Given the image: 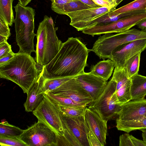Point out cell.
<instances>
[{"instance_id": "1", "label": "cell", "mask_w": 146, "mask_h": 146, "mask_svg": "<svg viewBox=\"0 0 146 146\" xmlns=\"http://www.w3.org/2000/svg\"><path fill=\"white\" fill-rule=\"evenodd\" d=\"M90 52L77 37H70L62 43L60 50L50 62L44 66L46 78L72 77L84 72Z\"/></svg>"}, {"instance_id": "2", "label": "cell", "mask_w": 146, "mask_h": 146, "mask_svg": "<svg viewBox=\"0 0 146 146\" xmlns=\"http://www.w3.org/2000/svg\"><path fill=\"white\" fill-rule=\"evenodd\" d=\"M43 66L38 64L31 55L18 52L0 66V77L14 82L27 93Z\"/></svg>"}, {"instance_id": "3", "label": "cell", "mask_w": 146, "mask_h": 146, "mask_svg": "<svg viewBox=\"0 0 146 146\" xmlns=\"http://www.w3.org/2000/svg\"><path fill=\"white\" fill-rule=\"evenodd\" d=\"M52 18L45 15L39 23L36 36L35 50L37 63L45 66L53 59L60 50L62 43L56 35L58 27H55Z\"/></svg>"}, {"instance_id": "4", "label": "cell", "mask_w": 146, "mask_h": 146, "mask_svg": "<svg viewBox=\"0 0 146 146\" xmlns=\"http://www.w3.org/2000/svg\"><path fill=\"white\" fill-rule=\"evenodd\" d=\"M15 12L14 20L16 40L19 52L31 55L35 52L34 39L36 36L35 29V10L30 7L18 3L14 7Z\"/></svg>"}, {"instance_id": "5", "label": "cell", "mask_w": 146, "mask_h": 146, "mask_svg": "<svg viewBox=\"0 0 146 146\" xmlns=\"http://www.w3.org/2000/svg\"><path fill=\"white\" fill-rule=\"evenodd\" d=\"M146 39V32L135 28L113 34L112 33L100 36L93 44L90 51L100 59H111L112 52L122 44L136 40Z\"/></svg>"}, {"instance_id": "6", "label": "cell", "mask_w": 146, "mask_h": 146, "mask_svg": "<svg viewBox=\"0 0 146 146\" xmlns=\"http://www.w3.org/2000/svg\"><path fill=\"white\" fill-rule=\"evenodd\" d=\"M116 82L111 79L101 94L88 106L107 121L118 116L122 109L116 94Z\"/></svg>"}, {"instance_id": "7", "label": "cell", "mask_w": 146, "mask_h": 146, "mask_svg": "<svg viewBox=\"0 0 146 146\" xmlns=\"http://www.w3.org/2000/svg\"><path fill=\"white\" fill-rule=\"evenodd\" d=\"M19 137L27 146H57L58 135L43 123L38 121Z\"/></svg>"}, {"instance_id": "8", "label": "cell", "mask_w": 146, "mask_h": 146, "mask_svg": "<svg viewBox=\"0 0 146 146\" xmlns=\"http://www.w3.org/2000/svg\"><path fill=\"white\" fill-rule=\"evenodd\" d=\"M33 113L38 121L46 125L54 131L58 136L63 135L64 129L58 105L52 101L46 94Z\"/></svg>"}, {"instance_id": "9", "label": "cell", "mask_w": 146, "mask_h": 146, "mask_svg": "<svg viewBox=\"0 0 146 146\" xmlns=\"http://www.w3.org/2000/svg\"><path fill=\"white\" fill-rule=\"evenodd\" d=\"M145 18L146 12L125 17L107 25L91 27L90 33L94 36L96 35L123 32L130 29Z\"/></svg>"}, {"instance_id": "10", "label": "cell", "mask_w": 146, "mask_h": 146, "mask_svg": "<svg viewBox=\"0 0 146 146\" xmlns=\"http://www.w3.org/2000/svg\"><path fill=\"white\" fill-rule=\"evenodd\" d=\"M76 77L70 79L49 93L70 98L76 102L88 106L93 100L76 79Z\"/></svg>"}, {"instance_id": "11", "label": "cell", "mask_w": 146, "mask_h": 146, "mask_svg": "<svg viewBox=\"0 0 146 146\" xmlns=\"http://www.w3.org/2000/svg\"><path fill=\"white\" fill-rule=\"evenodd\" d=\"M115 9L111 7H101L68 12L65 15L70 19V25L78 31H82L85 29L86 25L92 21Z\"/></svg>"}, {"instance_id": "12", "label": "cell", "mask_w": 146, "mask_h": 146, "mask_svg": "<svg viewBox=\"0 0 146 146\" xmlns=\"http://www.w3.org/2000/svg\"><path fill=\"white\" fill-rule=\"evenodd\" d=\"M146 49V39L136 40L116 48L111 53V60L115 63V67H124L128 59Z\"/></svg>"}, {"instance_id": "13", "label": "cell", "mask_w": 146, "mask_h": 146, "mask_svg": "<svg viewBox=\"0 0 146 146\" xmlns=\"http://www.w3.org/2000/svg\"><path fill=\"white\" fill-rule=\"evenodd\" d=\"M84 117L87 126L97 138L102 146L106 143L107 134V121L104 119L96 111L86 107Z\"/></svg>"}, {"instance_id": "14", "label": "cell", "mask_w": 146, "mask_h": 146, "mask_svg": "<svg viewBox=\"0 0 146 146\" xmlns=\"http://www.w3.org/2000/svg\"><path fill=\"white\" fill-rule=\"evenodd\" d=\"M146 119V99L132 100L122 105L116 120L132 121Z\"/></svg>"}, {"instance_id": "15", "label": "cell", "mask_w": 146, "mask_h": 146, "mask_svg": "<svg viewBox=\"0 0 146 146\" xmlns=\"http://www.w3.org/2000/svg\"><path fill=\"white\" fill-rule=\"evenodd\" d=\"M60 115L64 128L70 131L82 146H89L87 138V129L84 115L72 117L65 115L60 111Z\"/></svg>"}, {"instance_id": "16", "label": "cell", "mask_w": 146, "mask_h": 146, "mask_svg": "<svg viewBox=\"0 0 146 146\" xmlns=\"http://www.w3.org/2000/svg\"><path fill=\"white\" fill-rule=\"evenodd\" d=\"M44 66L38 78L27 93V97L24 104L25 111L33 112L39 106L45 95L43 87L45 79L44 74Z\"/></svg>"}, {"instance_id": "17", "label": "cell", "mask_w": 146, "mask_h": 146, "mask_svg": "<svg viewBox=\"0 0 146 146\" xmlns=\"http://www.w3.org/2000/svg\"><path fill=\"white\" fill-rule=\"evenodd\" d=\"M82 86L90 94L93 101L102 93L108 82L102 78L85 72L76 78Z\"/></svg>"}, {"instance_id": "18", "label": "cell", "mask_w": 146, "mask_h": 146, "mask_svg": "<svg viewBox=\"0 0 146 146\" xmlns=\"http://www.w3.org/2000/svg\"><path fill=\"white\" fill-rule=\"evenodd\" d=\"M115 66V63L111 59L103 60L94 65H92L90 73L107 81L111 76Z\"/></svg>"}, {"instance_id": "19", "label": "cell", "mask_w": 146, "mask_h": 146, "mask_svg": "<svg viewBox=\"0 0 146 146\" xmlns=\"http://www.w3.org/2000/svg\"><path fill=\"white\" fill-rule=\"evenodd\" d=\"M112 11L104 14L92 21L86 25L85 29L96 26L107 25L120 19L138 13L137 11H134L118 14L112 13Z\"/></svg>"}, {"instance_id": "20", "label": "cell", "mask_w": 146, "mask_h": 146, "mask_svg": "<svg viewBox=\"0 0 146 146\" xmlns=\"http://www.w3.org/2000/svg\"><path fill=\"white\" fill-rule=\"evenodd\" d=\"M130 78L131 100L144 98L146 95V76L138 74Z\"/></svg>"}, {"instance_id": "21", "label": "cell", "mask_w": 146, "mask_h": 146, "mask_svg": "<svg viewBox=\"0 0 146 146\" xmlns=\"http://www.w3.org/2000/svg\"><path fill=\"white\" fill-rule=\"evenodd\" d=\"M118 130L128 133L136 130L146 129V119L132 121L116 120Z\"/></svg>"}, {"instance_id": "22", "label": "cell", "mask_w": 146, "mask_h": 146, "mask_svg": "<svg viewBox=\"0 0 146 146\" xmlns=\"http://www.w3.org/2000/svg\"><path fill=\"white\" fill-rule=\"evenodd\" d=\"M13 0H0V18L9 26L14 23V18L12 4Z\"/></svg>"}, {"instance_id": "23", "label": "cell", "mask_w": 146, "mask_h": 146, "mask_svg": "<svg viewBox=\"0 0 146 146\" xmlns=\"http://www.w3.org/2000/svg\"><path fill=\"white\" fill-rule=\"evenodd\" d=\"M77 76L52 78H45L43 87V92L45 94L51 92L66 82Z\"/></svg>"}, {"instance_id": "24", "label": "cell", "mask_w": 146, "mask_h": 146, "mask_svg": "<svg viewBox=\"0 0 146 146\" xmlns=\"http://www.w3.org/2000/svg\"><path fill=\"white\" fill-rule=\"evenodd\" d=\"M63 135L58 136V146H82L73 134L64 128Z\"/></svg>"}, {"instance_id": "25", "label": "cell", "mask_w": 146, "mask_h": 146, "mask_svg": "<svg viewBox=\"0 0 146 146\" xmlns=\"http://www.w3.org/2000/svg\"><path fill=\"white\" fill-rule=\"evenodd\" d=\"M24 130L9 124L3 121L0 123V135L18 137L23 133Z\"/></svg>"}, {"instance_id": "26", "label": "cell", "mask_w": 146, "mask_h": 146, "mask_svg": "<svg viewBox=\"0 0 146 146\" xmlns=\"http://www.w3.org/2000/svg\"><path fill=\"white\" fill-rule=\"evenodd\" d=\"M146 9V0H135L117 9L112 11V12L120 14Z\"/></svg>"}, {"instance_id": "27", "label": "cell", "mask_w": 146, "mask_h": 146, "mask_svg": "<svg viewBox=\"0 0 146 146\" xmlns=\"http://www.w3.org/2000/svg\"><path fill=\"white\" fill-rule=\"evenodd\" d=\"M130 78L127 68L115 67L111 79L117 83L116 91L124 85Z\"/></svg>"}, {"instance_id": "28", "label": "cell", "mask_w": 146, "mask_h": 146, "mask_svg": "<svg viewBox=\"0 0 146 146\" xmlns=\"http://www.w3.org/2000/svg\"><path fill=\"white\" fill-rule=\"evenodd\" d=\"M131 85L130 78L124 85L116 91L118 100L122 105L131 100Z\"/></svg>"}, {"instance_id": "29", "label": "cell", "mask_w": 146, "mask_h": 146, "mask_svg": "<svg viewBox=\"0 0 146 146\" xmlns=\"http://www.w3.org/2000/svg\"><path fill=\"white\" fill-rule=\"evenodd\" d=\"M46 94L52 101L57 104L79 108L88 106L83 104L76 102L70 98L57 96L51 93Z\"/></svg>"}, {"instance_id": "30", "label": "cell", "mask_w": 146, "mask_h": 146, "mask_svg": "<svg viewBox=\"0 0 146 146\" xmlns=\"http://www.w3.org/2000/svg\"><path fill=\"white\" fill-rule=\"evenodd\" d=\"M141 53H139L128 59L124 64L129 78L138 74Z\"/></svg>"}, {"instance_id": "31", "label": "cell", "mask_w": 146, "mask_h": 146, "mask_svg": "<svg viewBox=\"0 0 146 146\" xmlns=\"http://www.w3.org/2000/svg\"><path fill=\"white\" fill-rule=\"evenodd\" d=\"M57 105L62 113L65 115L72 117H77L83 115L86 108H79L58 104Z\"/></svg>"}, {"instance_id": "32", "label": "cell", "mask_w": 146, "mask_h": 146, "mask_svg": "<svg viewBox=\"0 0 146 146\" xmlns=\"http://www.w3.org/2000/svg\"><path fill=\"white\" fill-rule=\"evenodd\" d=\"M92 8L80 0L69 2L63 7L61 15H66V13Z\"/></svg>"}, {"instance_id": "33", "label": "cell", "mask_w": 146, "mask_h": 146, "mask_svg": "<svg viewBox=\"0 0 146 146\" xmlns=\"http://www.w3.org/2000/svg\"><path fill=\"white\" fill-rule=\"evenodd\" d=\"M1 146H27L19 137L0 135Z\"/></svg>"}, {"instance_id": "34", "label": "cell", "mask_w": 146, "mask_h": 146, "mask_svg": "<svg viewBox=\"0 0 146 146\" xmlns=\"http://www.w3.org/2000/svg\"><path fill=\"white\" fill-rule=\"evenodd\" d=\"M51 8L56 13L61 14L63 6L66 4L73 1L78 0H50Z\"/></svg>"}, {"instance_id": "35", "label": "cell", "mask_w": 146, "mask_h": 146, "mask_svg": "<svg viewBox=\"0 0 146 146\" xmlns=\"http://www.w3.org/2000/svg\"><path fill=\"white\" fill-rule=\"evenodd\" d=\"M86 125L87 129V138L89 146H102L96 136Z\"/></svg>"}, {"instance_id": "36", "label": "cell", "mask_w": 146, "mask_h": 146, "mask_svg": "<svg viewBox=\"0 0 146 146\" xmlns=\"http://www.w3.org/2000/svg\"><path fill=\"white\" fill-rule=\"evenodd\" d=\"M11 35L9 25L3 19L0 18V35L8 39Z\"/></svg>"}, {"instance_id": "37", "label": "cell", "mask_w": 146, "mask_h": 146, "mask_svg": "<svg viewBox=\"0 0 146 146\" xmlns=\"http://www.w3.org/2000/svg\"><path fill=\"white\" fill-rule=\"evenodd\" d=\"M119 146H134L130 137L127 133L120 135L119 137Z\"/></svg>"}, {"instance_id": "38", "label": "cell", "mask_w": 146, "mask_h": 146, "mask_svg": "<svg viewBox=\"0 0 146 146\" xmlns=\"http://www.w3.org/2000/svg\"><path fill=\"white\" fill-rule=\"evenodd\" d=\"M97 5L102 7H109L115 9L118 5L117 2L114 1L106 0H92Z\"/></svg>"}, {"instance_id": "39", "label": "cell", "mask_w": 146, "mask_h": 146, "mask_svg": "<svg viewBox=\"0 0 146 146\" xmlns=\"http://www.w3.org/2000/svg\"><path fill=\"white\" fill-rule=\"evenodd\" d=\"M12 51L11 46L7 41L0 43V58Z\"/></svg>"}, {"instance_id": "40", "label": "cell", "mask_w": 146, "mask_h": 146, "mask_svg": "<svg viewBox=\"0 0 146 146\" xmlns=\"http://www.w3.org/2000/svg\"><path fill=\"white\" fill-rule=\"evenodd\" d=\"M15 53L12 51L9 53L0 58V66L6 63L15 56Z\"/></svg>"}, {"instance_id": "41", "label": "cell", "mask_w": 146, "mask_h": 146, "mask_svg": "<svg viewBox=\"0 0 146 146\" xmlns=\"http://www.w3.org/2000/svg\"><path fill=\"white\" fill-rule=\"evenodd\" d=\"M130 137L134 146H146V143L143 140L138 139L132 135H130Z\"/></svg>"}, {"instance_id": "42", "label": "cell", "mask_w": 146, "mask_h": 146, "mask_svg": "<svg viewBox=\"0 0 146 146\" xmlns=\"http://www.w3.org/2000/svg\"><path fill=\"white\" fill-rule=\"evenodd\" d=\"M136 25L141 30L146 32V18L141 20Z\"/></svg>"}, {"instance_id": "43", "label": "cell", "mask_w": 146, "mask_h": 146, "mask_svg": "<svg viewBox=\"0 0 146 146\" xmlns=\"http://www.w3.org/2000/svg\"><path fill=\"white\" fill-rule=\"evenodd\" d=\"M85 4L90 6L92 8H96L102 7L97 5L92 0H80Z\"/></svg>"}, {"instance_id": "44", "label": "cell", "mask_w": 146, "mask_h": 146, "mask_svg": "<svg viewBox=\"0 0 146 146\" xmlns=\"http://www.w3.org/2000/svg\"><path fill=\"white\" fill-rule=\"evenodd\" d=\"M19 2L23 5L26 6L32 0H18Z\"/></svg>"}, {"instance_id": "45", "label": "cell", "mask_w": 146, "mask_h": 146, "mask_svg": "<svg viewBox=\"0 0 146 146\" xmlns=\"http://www.w3.org/2000/svg\"><path fill=\"white\" fill-rule=\"evenodd\" d=\"M140 130L142 131V136L143 141L146 143V129H142Z\"/></svg>"}, {"instance_id": "46", "label": "cell", "mask_w": 146, "mask_h": 146, "mask_svg": "<svg viewBox=\"0 0 146 146\" xmlns=\"http://www.w3.org/2000/svg\"><path fill=\"white\" fill-rule=\"evenodd\" d=\"M8 39L6 37L0 35V43L5 41H7Z\"/></svg>"}, {"instance_id": "47", "label": "cell", "mask_w": 146, "mask_h": 146, "mask_svg": "<svg viewBox=\"0 0 146 146\" xmlns=\"http://www.w3.org/2000/svg\"><path fill=\"white\" fill-rule=\"evenodd\" d=\"M111 0L116 1L118 5L123 0Z\"/></svg>"}, {"instance_id": "48", "label": "cell", "mask_w": 146, "mask_h": 146, "mask_svg": "<svg viewBox=\"0 0 146 146\" xmlns=\"http://www.w3.org/2000/svg\"></svg>"}]
</instances>
